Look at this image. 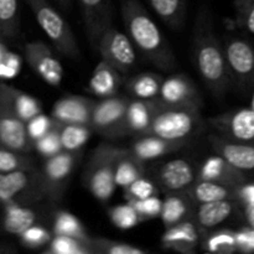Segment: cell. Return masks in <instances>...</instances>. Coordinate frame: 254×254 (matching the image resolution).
Wrapping results in <instances>:
<instances>
[{
  "label": "cell",
  "mask_w": 254,
  "mask_h": 254,
  "mask_svg": "<svg viewBox=\"0 0 254 254\" xmlns=\"http://www.w3.org/2000/svg\"><path fill=\"white\" fill-rule=\"evenodd\" d=\"M200 245V230L195 221L186 218L176 225L166 227L161 237V247L174 252L191 254Z\"/></svg>",
  "instance_id": "d6986e66"
},
{
  "label": "cell",
  "mask_w": 254,
  "mask_h": 254,
  "mask_svg": "<svg viewBox=\"0 0 254 254\" xmlns=\"http://www.w3.org/2000/svg\"><path fill=\"white\" fill-rule=\"evenodd\" d=\"M130 97L112 96L108 98H102V101L94 102L92 108L89 128L93 133L99 134L104 138H111L112 133L123 119L126 109L128 107Z\"/></svg>",
  "instance_id": "4fadbf2b"
},
{
  "label": "cell",
  "mask_w": 254,
  "mask_h": 254,
  "mask_svg": "<svg viewBox=\"0 0 254 254\" xmlns=\"http://www.w3.org/2000/svg\"><path fill=\"white\" fill-rule=\"evenodd\" d=\"M237 188L223 185V184L215 183L208 180H197L184 192L190 197L193 205H200L205 202H213L221 200H236Z\"/></svg>",
  "instance_id": "cb8c5ba5"
},
{
  "label": "cell",
  "mask_w": 254,
  "mask_h": 254,
  "mask_svg": "<svg viewBox=\"0 0 254 254\" xmlns=\"http://www.w3.org/2000/svg\"><path fill=\"white\" fill-rule=\"evenodd\" d=\"M91 247L93 254H146L148 251L131 243L113 241L103 237H91Z\"/></svg>",
  "instance_id": "8d00e7d4"
},
{
  "label": "cell",
  "mask_w": 254,
  "mask_h": 254,
  "mask_svg": "<svg viewBox=\"0 0 254 254\" xmlns=\"http://www.w3.org/2000/svg\"><path fill=\"white\" fill-rule=\"evenodd\" d=\"M186 143L188 140H170L155 135H138L136 140L128 149L135 158L146 163L174 153L184 148Z\"/></svg>",
  "instance_id": "7402d4cb"
},
{
  "label": "cell",
  "mask_w": 254,
  "mask_h": 254,
  "mask_svg": "<svg viewBox=\"0 0 254 254\" xmlns=\"http://www.w3.org/2000/svg\"><path fill=\"white\" fill-rule=\"evenodd\" d=\"M236 242H237V252L252 253L254 252V230L243 228L235 232Z\"/></svg>",
  "instance_id": "bcb514c9"
},
{
  "label": "cell",
  "mask_w": 254,
  "mask_h": 254,
  "mask_svg": "<svg viewBox=\"0 0 254 254\" xmlns=\"http://www.w3.org/2000/svg\"><path fill=\"white\" fill-rule=\"evenodd\" d=\"M34 149L44 158H50L60 151H62L61 140H60V134H59V126L50 130L49 133L45 134L44 136L39 138L37 140L34 141Z\"/></svg>",
  "instance_id": "b9f144b4"
},
{
  "label": "cell",
  "mask_w": 254,
  "mask_h": 254,
  "mask_svg": "<svg viewBox=\"0 0 254 254\" xmlns=\"http://www.w3.org/2000/svg\"><path fill=\"white\" fill-rule=\"evenodd\" d=\"M133 205L136 212L139 213L140 218L143 221L150 220V218H155L160 216L161 206H163V201L160 198L156 197L155 195L149 196L146 198H141V200H134L128 201Z\"/></svg>",
  "instance_id": "f6af8a7d"
},
{
  "label": "cell",
  "mask_w": 254,
  "mask_h": 254,
  "mask_svg": "<svg viewBox=\"0 0 254 254\" xmlns=\"http://www.w3.org/2000/svg\"><path fill=\"white\" fill-rule=\"evenodd\" d=\"M192 201L185 192H169L161 206L160 218L165 227L176 225L190 217Z\"/></svg>",
  "instance_id": "83f0119b"
},
{
  "label": "cell",
  "mask_w": 254,
  "mask_h": 254,
  "mask_svg": "<svg viewBox=\"0 0 254 254\" xmlns=\"http://www.w3.org/2000/svg\"><path fill=\"white\" fill-rule=\"evenodd\" d=\"M20 16L17 0H0V34L5 40L19 36Z\"/></svg>",
  "instance_id": "d6a6232c"
},
{
  "label": "cell",
  "mask_w": 254,
  "mask_h": 254,
  "mask_svg": "<svg viewBox=\"0 0 254 254\" xmlns=\"http://www.w3.org/2000/svg\"><path fill=\"white\" fill-rule=\"evenodd\" d=\"M16 250L12 247H9V246H5V245H0V254H4V253H15Z\"/></svg>",
  "instance_id": "f907efd6"
},
{
  "label": "cell",
  "mask_w": 254,
  "mask_h": 254,
  "mask_svg": "<svg viewBox=\"0 0 254 254\" xmlns=\"http://www.w3.org/2000/svg\"><path fill=\"white\" fill-rule=\"evenodd\" d=\"M163 106L164 103L159 99V97L151 99L130 98L123 119L109 139L141 135L149 128L153 118Z\"/></svg>",
  "instance_id": "30bf717a"
},
{
  "label": "cell",
  "mask_w": 254,
  "mask_h": 254,
  "mask_svg": "<svg viewBox=\"0 0 254 254\" xmlns=\"http://www.w3.org/2000/svg\"><path fill=\"white\" fill-rule=\"evenodd\" d=\"M46 198L41 171L39 169L0 173V203L31 205Z\"/></svg>",
  "instance_id": "8992f818"
},
{
  "label": "cell",
  "mask_w": 254,
  "mask_h": 254,
  "mask_svg": "<svg viewBox=\"0 0 254 254\" xmlns=\"http://www.w3.org/2000/svg\"><path fill=\"white\" fill-rule=\"evenodd\" d=\"M156 193V188L153 181L146 179L145 176L136 179L135 181L124 188V197L128 201L141 200L149 196H153Z\"/></svg>",
  "instance_id": "ee69618b"
},
{
  "label": "cell",
  "mask_w": 254,
  "mask_h": 254,
  "mask_svg": "<svg viewBox=\"0 0 254 254\" xmlns=\"http://www.w3.org/2000/svg\"><path fill=\"white\" fill-rule=\"evenodd\" d=\"M92 130L87 124H60L59 134L64 150L79 151L91 138Z\"/></svg>",
  "instance_id": "1f68e13d"
},
{
  "label": "cell",
  "mask_w": 254,
  "mask_h": 254,
  "mask_svg": "<svg viewBox=\"0 0 254 254\" xmlns=\"http://www.w3.org/2000/svg\"><path fill=\"white\" fill-rule=\"evenodd\" d=\"M141 160L133 155L130 150L124 148V151L119 156L116 164V171H114V183L116 186L127 188L136 179L141 178L145 174V168Z\"/></svg>",
  "instance_id": "f1b7e54d"
},
{
  "label": "cell",
  "mask_w": 254,
  "mask_h": 254,
  "mask_svg": "<svg viewBox=\"0 0 254 254\" xmlns=\"http://www.w3.org/2000/svg\"><path fill=\"white\" fill-rule=\"evenodd\" d=\"M236 196H237V201L240 202V205L254 202V183L246 181L245 184L238 186Z\"/></svg>",
  "instance_id": "7dc6e473"
},
{
  "label": "cell",
  "mask_w": 254,
  "mask_h": 254,
  "mask_svg": "<svg viewBox=\"0 0 254 254\" xmlns=\"http://www.w3.org/2000/svg\"><path fill=\"white\" fill-rule=\"evenodd\" d=\"M232 82L242 88L254 86V45L242 36L230 35L223 42Z\"/></svg>",
  "instance_id": "52a82bcc"
},
{
  "label": "cell",
  "mask_w": 254,
  "mask_h": 254,
  "mask_svg": "<svg viewBox=\"0 0 254 254\" xmlns=\"http://www.w3.org/2000/svg\"><path fill=\"white\" fill-rule=\"evenodd\" d=\"M210 144L216 154L222 156L238 170L254 171V143H242L226 139L221 135H211Z\"/></svg>",
  "instance_id": "ac0fdd59"
},
{
  "label": "cell",
  "mask_w": 254,
  "mask_h": 254,
  "mask_svg": "<svg viewBox=\"0 0 254 254\" xmlns=\"http://www.w3.org/2000/svg\"><path fill=\"white\" fill-rule=\"evenodd\" d=\"M9 54H10V51H9V49H7L6 44H5V39L2 37V35L0 34V72H1L2 66H4L5 61H6Z\"/></svg>",
  "instance_id": "681fc988"
},
{
  "label": "cell",
  "mask_w": 254,
  "mask_h": 254,
  "mask_svg": "<svg viewBox=\"0 0 254 254\" xmlns=\"http://www.w3.org/2000/svg\"><path fill=\"white\" fill-rule=\"evenodd\" d=\"M25 57L32 71L47 84L59 87L64 78V67L51 49L41 41L29 42L25 46Z\"/></svg>",
  "instance_id": "5bb4252c"
},
{
  "label": "cell",
  "mask_w": 254,
  "mask_h": 254,
  "mask_svg": "<svg viewBox=\"0 0 254 254\" xmlns=\"http://www.w3.org/2000/svg\"><path fill=\"white\" fill-rule=\"evenodd\" d=\"M56 1L59 2L60 6L64 10L69 9V7H71V4H72V0H56Z\"/></svg>",
  "instance_id": "816d5d0a"
},
{
  "label": "cell",
  "mask_w": 254,
  "mask_h": 254,
  "mask_svg": "<svg viewBox=\"0 0 254 254\" xmlns=\"http://www.w3.org/2000/svg\"><path fill=\"white\" fill-rule=\"evenodd\" d=\"M235 11L238 27L254 35V0H235Z\"/></svg>",
  "instance_id": "7bdbcfd3"
},
{
  "label": "cell",
  "mask_w": 254,
  "mask_h": 254,
  "mask_svg": "<svg viewBox=\"0 0 254 254\" xmlns=\"http://www.w3.org/2000/svg\"><path fill=\"white\" fill-rule=\"evenodd\" d=\"M163 77L154 72H144L131 77L127 83V89L133 98H156L160 92Z\"/></svg>",
  "instance_id": "4dcf8cb0"
},
{
  "label": "cell",
  "mask_w": 254,
  "mask_h": 254,
  "mask_svg": "<svg viewBox=\"0 0 254 254\" xmlns=\"http://www.w3.org/2000/svg\"><path fill=\"white\" fill-rule=\"evenodd\" d=\"M238 205L240 202L236 200H221L197 205L195 223L200 232L212 230L230 220L235 215Z\"/></svg>",
  "instance_id": "603a6c76"
},
{
  "label": "cell",
  "mask_w": 254,
  "mask_h": 254,
  "mask_svg": "<svg viewBox=\"0 0 254 254\" xmlns=\"http://www.w3.org/2000/svg\"><path fill=\"white\" fill-rule=\"evenodd\" d=\"M109 218L113 225L121 230H130L143 221L130 202L112 207L109 210Z\"/></svg>",
  "instance_id": "f35d334b"
},
{
  "label": "cell",
  "mask_w": 254,
  "mask_h": 254,
  "mask_svg": "<svg viewBox=\"0 0 254 254\" xmlns=\"http://www.w3.org/2000/svg\"><path fill=\"white\" fill-rule=\"evenodd\" d=\"M159 99L166 106L201 107V96L193 82L186 74L178 73L163 79Z\"/></svg>",
  "instance_id": "2e32d148"
},
{
  "label": "cell",
  "mask_w": 254,
  "mask_h": 254,
  "mask_svg": "<svg viewBox=\"0 0 254 254\" xmlns=\"http://www.w3.org/2000/svg\"><path fill=\"white\" fill-rule=\"evenodd\" d=\"M197 179L215 181V183L232 186V188H238L248 181L246 173L231 165L226 159H223L218 154L210 156L203 161L201 168L197 170Z\"/></svg>",
  "instance_id": "44dd1931"
},
{
  "label": "cell",
  "mask_w": 254,
  "mask_h": 254,
  "mask_svg": "<svg viewBox=\"0 0 254 254\" xmlns=\"http://www.w3.org/2000/svg\"><path fill=\"white\" fill-rule=\"evenodd\" d=\"M94 102L76 94L62 97L55 102L51 117L60 124H87L91 119Z\"/></svg>",
  "instance_id": "ffe728a7"
},
{
  "label": "cell",
  "mask_w": 254,
  "mask_h": 254,
  "mask_svg": "<svg viewBox=\"0 0 254 254\" xmlns=\"http://www.w3.org/2000/svg\"><path fill=\"white\" fill-rule=\"evenodd\" d=\"M36 222V213L29 206L10 202L4 205L1 228L10 235L20 236Z\"/></svg>",
  "instance_id": "4316f807"
},
{
  "label": "cell",
  "mask_w": 254,
  "mask_h": 254,
  "mask_svg": "<svg viewBox=\"0 0 254 254\" xmlns=\"http://www.w3.org/2000/svg\"><path fill=\"white\" fill-rule=\"evenodd\" d=\"M218 135L242 143H254V109H237L208 119Z\"/></svg>",
  "instance_id": "7c38bea8"
},
{
  "label": "cell",
  "mask_w": 254,
  "mask_h": 254,
  "mask_svg": "<svg viewBox=\"0 0 254 254\" xmlns=\"http://www.w3.org/2000/svg\"><path fill=\"white\" fill-rule=\"evenodd\" d=\"M91 241V238H89ZM68 236L55 235L47 245L46 254H93L91 242Z\"/></svg>",
  "instance_id": "e575fe53"
},
{
  "label": "cell",
  "mask_w": 254,
  "mask_h": 254,
  "mask_svg": "<svg viewBox=\"0 0 254 254\" xmlns=\"http://www.w3.org/2000/svg\"><path fill=\"white\" fill-rule=\"evenodd\" d=\"M212 19L207 7H202L195 24L192 55L195 67L208 91L215 97H223L232 83L226 61L223 44L213 31Z\"/></svg>",
  "instance_id": "6da1fadb"
},
{
  "label": "cell",
  "mask_w": 254,
  "mask_h": 254,
  "mask_svg": "<svg viewBox=\"0 0 254 254\" xmlns=\"http://www.w3.org/2000/svg\"><path fill=\"white\" fill-rule=\"evenodd\" d=\"M19 237L22 246L30 248V250H37V248L49 245V242L51 241V233L47 228L34 223L29 228H26Z\"/></svg>",
  "instance_id": "ab89813d"
},
{
  "label": "cell",
  "mask_w": 254,
  "mask_h": 254,
  "mask_svg": "<svg viewBox=\"0 0 254 254\" xmlns=\"http://www.w3.org/2000/svg\"><path fill=\"white\" fill-rule=\"evenodd\" d=\"M243 206H245V217L248 227L254 230V202L243 203Z\"/></svg>",
  "instance_id": "c3c4849f"
},
{
  "label": "cell",
  "mask_w": 254,
  "mask_h": 254,
  "mask_svg": "<svg viewBox=\"0 0 254 254\" xmlns=\"http://www.w3.org/2000/svg\"><path fill=\"white\" fill-rule=\"evenodd\" d=\"M0 145L29 154L34 143L26 131V123L15 113L0 91Z\"/></svg>",
  "instance_id": "8fae6325"
},
{
  "label": "cell",
  "mask_w": 254,
  "mask_h": 254,
  "mask_svg": "<svg viewBox=\"0 0 254 254\" xmlns=\"http://www.w3.org/2000/svg\"><path fill=\"white\" fill-rule=\"evenodd\" d=\"M200 108L164 104L141 135H155L170 140H188L200 126Z\"/></svg>",
  "instance_id": "277c9868"
},
{
  "label": "cell",
  "mask_w": 254,
  "mask_h": 254,
  "mask_svg": "<svg viewBox=\"0 0 254 254\" xmlns=\"http://www.w3.org/2000/svg\"><path fill=\"white\" fill-rule=\"evenodd\" d=\"M124 148L102 143L92 153L83 174V183L89 192L102 202H107L116 190L114 171Z\"/></svg>",
  "instance_id": "3957f363"
},
{
  "label": "cell",
  "mask_w": 254,
  "mask_h": 254,
  "mask_svg": "<svg viewBox=\"0 0 254 254\" xmlns=\"http://www.w3.org/2000/svg\"><path fill=\"white\" fill-rule=\"evenodd\" d=\"M121 14L127 36L144 59L164 71L175 68V55L144 5L139 0H121Z\"/></svg>",
  "instance_id": "7a4b0ae2"
},
{
  "label": "cell",
  "mask_w": 254,
  "mask_h": 254,
  "mask_svg": "<svg viewBox=\"0 0 254 254\" xmlns=\"http://www.w3.org/2000/svg\"><path fill=\"white\" fill-rule=\"evenodd\" d=\"M203 251L208 253L230 254L237 252L235 232L228 230L216 231L206 236L202 241Z\"/></svg>",
  "instance_id": "d590c367"
},
{
  "label": "cell",
  "mask_w": 254,
  "mask_h": 254,
  "mask_svg": "<svg viewBox=\"0 0 254 254\" xmlns=\"http://www.w3.org/2000/svg\"><path fill=\"white\" fill-rule=\"evenodd\" d=\"M96 50L102 60L114 67L121 74L130 72L136 62L135 47L130 39L113 26L108 27L101 35Z\"/></svg>",
  "instance_id": "ba28073f"
},
{
  "label": "cell",
  "mask_w": 254,
  "mask_h": 254,
  "mask_svg": "<svg viewBox=\"0 0 254 254\" xmlns=\"http://www.w3.org/2000/svg\"><path fill=\"white\" fill-rule=\"evenodd\" d=\"M86 26L87 36L96 49L101 35L112 25V9L109 0H78Z\"/></svg>",
  "instance_id": "e0dca14e"
},
{
  "label": "cell",
  "mask_w": 254,
  "mask_h": 254,
  "mask_svg": "<svg viewBox=\"0 0 254 254\" xmlns=\"http://www.w3.org/2000/svg\"><path fill=\"white\" fill-rule=\"evenodd\" d=\"M26 2L55 49L64 56L78 59L81 51L76 37L68 22L60 15V12L47 0H26Z\"/></svg>",
  "instance_id": "5b68a950"
},
{
  "label": "cell",
  "mask_w": 254,
  "mask_h": 254,
  "mask_svg": "<svg viewBox=\"0 0 254 254\" xmlns=\"http://www.w3.org/2000/svg\"><path fill=\"white\" fill-rule=\"evenodd\" d=\"M122 84V74L114 67L101 60L89 79L88 89L99 98H108L118 93Z\"/></svg>",
  "instance_id": "d4e9b609"
},
{
  "label": "cell",
  "mask_w": 254,
  "mask_h": 254,
  "mask_svg": "<svg viewBox=\"0 0 254 254\" xmlns=\"http://www.w3.org/2000/svg\"><path fill=\"white\" fill-rule=\"evenodd\" d=\"M59 126L56 121L51 116H46L41 112L37 116L32 117L31 119L26 122V131L29 138L31 139L32 143L39 138L44 136L45 134L49 133L54 128Z\"/></svg>",
  "instance_id": "60d3db41"
},
{
  "label": "cell",
  "mask_w": 254,
  "mask_h": 254,
  "mask_svg": "<svg viewBox=\"0 0 254 254\" xmlns=\"http://www.w3.org/2000/svg\"><path fill=\"white\" fill-rule=\"evenodd\" d=\"M0 91L4 94L5 98L7 99L11 108L14 109L15 113L26 123L32 117L37 116L42 112V104L37 98H35L31 94L26 92L17 89L15 87L9 86L5 82L0 81Z\"/></svg>",
  "instance_id": "484cf974"
},
{
  "label": "cell",
  "mask_w": 254,
  "mask_h": 254,
  "mask_svg": "<svg viewBox=\"0 0 254 254\" xmlns=\"http://www.w3.org/2000/svg\"><path fill=\"white\" fill-rule=\"evenodd\" d=\"M155 181L166 193L184 192L197 180V170L185 159H174L163 163L155 170Z\"/></svg>",
  "instance_id": "9a60e30c"
},
{
  "label": "cell",
  "mask_w": 254,
  "mask_h": 254,
  "mask_svg": "<svg viewBox=\"0 0 254 254\" xmlns=\"http://www.w3.org/2000/svg\"><path fill=\"white\" fill-rule=\"evenodd\" d=\"M146 2L171 29H180L185 22L186 0H146Z\"/></svg>",
  "instance_id": "f546056e"
},
{
  "label": "cell",
  "mask_w": 254,
  "mask_h": 254,
  "mask_svg": "<svg viewBox=\"0 0 254 254\" xmlns=\"http://www.w3.org/2000/svg\"><path fill=\"white\" fill-rule=\"evenodd\" d=\"M253 104H254V101H253ZM253 109H254V107H253Z\"/></svg>",
  "instance_id": "f5cc1de1"
},
{
  "label": "cell",
  "mask_w": 254,
  "mask_h": 254,
  "mask_svg": "<svg viewBox=\"0 0 254 254\" xmlns=\"http://www.w3.org/2000/svg\"><path fill=\"white\" fill-rule=\"evenodd\" d=\"M78 156V151L62 150L56 155L47 158L45 161L40 171L44 181L46 198L51 202H59L64 196Z\"/></svg>",
  "instance_id": "9c48e42d"
},
{
  "label": "cell",
  "mask_w": 254,
  "mask_h": 254,
  "mask_svg": "<svg viewBox=\"0 0 254 254\" xmlns=\"http://www.w3.org/2000/svg\"><path fill=\"white\" fill-rule=\"evenodd\" d=\"M34 160L27 154L0 145V173L34 169Z\"/></svg>",
  "instance_id": "74e56055"
},
{
  "label": "cell",
  "mask_w": 254,
  "mask_h": 254,
  "mask_svg": "<svg viewBox=\"0 0 254 254\" xmlns=\"http://www.w3.org/2000/svg\"><path fill=\"white\" fill-rule=\"evenodd\" d=\"M52 231H54V235L68 236V237L78 238L82 241H89V238H91L81 221L68 211L56 212L54 217Z\"/></svg>",
  "instance_id": "836d02e7"
}]
</instances>
